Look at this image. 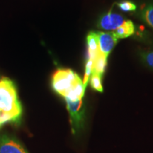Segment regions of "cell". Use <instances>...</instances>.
<instances>
[{"instance_id":"4fadbf2b","label":"cell","mask_w":153,"mask_h":153,"mask_svg":"<svg viewBox=\"0 0 153 153\" xmlns=\"http://www.w3.org/2000/svg\"><path fill=\"white\" fill-rule=\"evenodd\" d=\"M140 57L143 62L153 70V51H144L140 54Z\"/></svg>"},{"instance_id":"6da1fadb","label":"cell","mask_w":153,"mask_h":153,"mask_svg":"<svg viewBox=\"0 0 153 153\" xmlns=\"http://www.w3.org/2000/svg\"><path fill=\"white\" fill-rule=\"evenodd\" d=\"M52 86L65 100L77 101L83 99L86 87L80 76L68 68L57 69L53 74Z\"/></svg>"},{"instance_id":"8992f818","label":"cell","mask_w":153,"mask_h":153,"mask_svg":"<svg viewBox=\"0 0 153 153\" xmlns=\"http://www.w3.org/2000/svg\"><path fill=\"white\" fill-rule=\"evenodd\" d=\"M0 153H28L14 137L7 135H0Z\"/></svg>"},{"instance_id":"7c38bea8","label":"cell","mask_w":153,"mask_h":153,"mask_svg":"<svg viewBox=\"0 0 153 153\" xmlns=\"http://www.w3.org/2000/svg\"><path fill=\"white\" fill-rule=\"evenodd\" d=\"M116 5L124 12H132L136 11L137 9L136 4L130 0H122L116 3Z\"/></svg>"},{"instance_id":"8fae6325","label":"cell","mask_w":153,"mask_h":153,"mask_svg":"<svg viewBox=\"0 0 153 153\" xmlns=\"http://www.w3.org/2000/svg\"><path fill=\"white\" fill-rule=\"evenodd\" d=\"M102 77L98 74L92 73L89 79V83L90 84L91 87L94 90L99 91V92H103L104 91V87L102 85Z\"/></svg>"},{"instance_id":"277c9868","label":"cell","mask_w":153,"mask_h":153,"mask_svg":"<svg viewBox=\"0 0 153 153\" xmlns=\"http://www.w3.org/2000/svg\"><path fill=\"white\" fill-rule=\"evenodd\" d=\"M126 20L123 15L112 12L111 10L100 16L97 22V27L108 32H114L118 29Z\"/></svg>"},{"instance_id":"ba28073f","label":"cell","mask_w":153,"mask_h":153,"mask_svg":"<svg viewBox=\"0 0 153 153\" xmlns=\"http://www.w3.org/2000/svg\"><path fill=\"white\" fill-rule=\"evenodd\" d=\"M135 32V25L131 20H126L118 29L113 32L118 39L126 38L133 36Z\"/></svg>"},{"instance_id":"30bf717a","label":"cell","mask_w":153,"mask_h":153,"mask_svg":"<svg viewBox=\"0 0 153 153\" xmlns=\"http://www.w3.org/2000/svg\"><path fill=\"white\" fill-rule=\"evenodd\" d=\"M140 16L143 22L153 28V3L144 6L140 11Z\"/></svg>"},{"instance_id":"9c48e42d","label":"cell","mask_w":153,"mask_h":153,"mask_svg":"<svg viewBox=\"0 0 153 153\" xmlns=\"http://www.w3.org/2000/svg\"><path fill=\"white\" fill-rule=\"evenodd\" d=\"M107 60H108V57L101 55L98 51V53L93 62L92 73L98 74L103 76L107 66V61H108Z\"/></svg>"},{"instance_id":"52a82bcc","label":"cell","mask_w":153,"mask_h":153,"mask_svg":"<svg viewBox=\"0 0 153 153\" xmlns=\"http://www.w3.org/2000/svg\"><path fill=\"white\" fill-rule=\"evenodd\" d=\"M87 59L94 60L98 53V36L97 32L91 31L87 36Z\"/></svg>"},{"instance_id":"3957f363","label":"cell","mask_w":153,"mask_h":153,"mask_svg":"<svg viewBox=\"0 0 153 153\" xmlns=\"http://www.w3.org/2000/svg\"><path fill=\"white\" fill-rule=\"evenodd\" d=\"M67 109L70 115L72 133L76 135L83 129L85 125V107L82 99L77 101L65 100Z\"/></svg>"},{"instance_id":"5b68a950","label":"cell","mask_w":153,"mask_h":153,"mask_svg":"<svg viewBox=\"0 0 153 153\" xmlns=\"http://www.w3.org/2000/svg\"><path fill=\"white\" fill-rule=\"evenodd\" d=\"M98 36V51L104 56L108 57L118 42V38L113 32H97Z\"/></svg>"},{"instance_id":"7a4b0ae2","label":"cell","mask_w":153,"mask_h":153,"mask_svg":"<svg viewBox=\"0 0 153 153\" xmlns=\"http://www.w3.org/2000/svg\"><path fill=\"white\" fill-rule=\"evenodd\" d=\"M0 111L4 123H18L22 117V105L14 82L3 76L0 79Z\"/></svg>"}]
</instances>
